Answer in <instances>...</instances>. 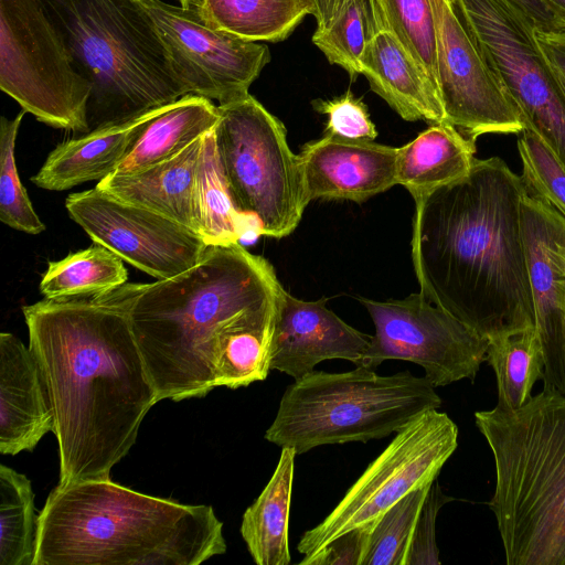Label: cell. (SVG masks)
Here are the masks:
<instances>
[{
    "instance_id": "cell-35",
    "label": "cell",
    "mask_w": 565,
    "mask_h": 565,
    "mask_svg": "<svg viewBox=\"0 0 565 565\" xmlns=\"http://www.w3.org/2000/svg\"><path fill=\"white\" fill-rule=\"evenodd\" d=\"M315 108L327 115L324 134L351 140H375L377 131L366 105L350 89L328 100H316Z\"/></svg>"
},
{
    "instance_id": "cell-3",
    "label": "cell",
    "mask_w": 565,
    "mask_h": 565,
    "mask_svg": "<svg viewBox=\"0 0 565 565\" xmlns=\"http://www.w3.org/2000/svg\"><path fill=\"white\" fill-rule=\"evenodd\" d=\"M526 186L500 157L415 202L420 292L489 340L535 327L522 231Z\"/></svg>"
},
{
    "instance_id": "cell-22",
    "label": "cell",
    "mask_w": 565,
    "mask_h": 565,
    "mask_svg": "<svg viewBox=\"0 0 565 565\" xmlns=\"http://www.w3.org/2000/svg\"><path fill=\"white\" fill-rule=\"evenodd\" d=\"M217 120V106L205 97L189 94L161 106L111 174L134 173L178 156L214 129Z\"/></svg>"
},
{
    "instance_id": "cell-23",
    "label": "cell",
    "mask_w": 565,
    "mask_h": 565,
    "mask_svg": "<svg viewBox=\"0 0 565 565\" xmlns=\"http://www.w3.org/2000/svg\"><path fill=\"white\" fill-rule=\"evenodd\" d=\"M476 140L451 124H431L398 147L396 179L414 201L467 175L473 164Z\"/></svg>"
},
{
    "instance_id": "cell-1",
    "label": "cell",
    "mask_w": 565,
    "mask_h": 565,
    "mask_svg": "<svg viewBox=\"0 0 565 565\" xmlns=\"http://www.w3.org/2000/svg\"><path fill=\"white\" fill-rule=\"evenodd\" d=\"M281 284L241 243L209 245L189 270L120 292L159 402L266 380Z\"/></svg>"
},
{
    "instance_id": "cell-32",
    "label": "cell",
    "mask_w": 565,
    "mask_h": 565,
    "mask_svg": "<svg viewBox=\"0 0 565 565\" xmlns=\"http://www.w3.org/2000/svg\"><path fill=\"white\" fill-rule=\"evenodd\" d=\"M21 110L13 119L0 121V220L6 225L36 235L45 230L21 183L15 163V141L22 118Z\"/></svg>"
},
{
    "instance_id": "cell-12",
    "label": "cell",
    "mask_w": 565,
    "mask_h": 565,
    "mask_svg": "<svg viewBox=\"0 0 565 565\" xmlns=\"http://www.w3.org/2000/svg\"><path fill=\"white\" fill-rule=\"evenodd\" d=\"M188 94L225 104L246 96L270 60L266 44L207 22L195 8L141 0Z\"/></svg>"
},
{
    "instance_id": "cell-20",
    "label": "cell",
    "mask_w": 565,
    "mask_h": 565,
    "mask_svg": "<svg viewBox=\"0 0 565 565\" xmlns=\"http://www.w3.org/2000/svg\"><path fill=\"white\" fill-rule=\"evenodd\" d=\"M159 108L57 145L31 177L32 183L44 190L64 191L105 179L115 171L143 125Z\"/></svg>"
},
{
    "instance_id": "cell-18",
    "label": "cell",
    "mask_w": 565,
    "mask_h": 565,
    "mask_svg": "<svg viewBox=\"0 0 565 565\" xmlns=\"http://www.w3.org/2000/svg\"><path fill=\"white\" fill-rule=\"evenodd\" d=\"M53 431V416L36 361L24 343L0 333V452L31 451Z\"/></svg>"
},
{
    "instance_id": "cell-37",
    "label": "cell",
    "mask_w": 565,
    "mask_h": 565,
    "mask_svg": "<svg viewBox=\"0 0 565 565\" xmlns=\"http://www.w3.org/2000/svg\"><path fill=\"white\" fill-rule=\"evenodd\" d=\"M371 532L355 529L334 539L311 555H306L300 565H363Z\"/></svg>"
},
{
    "instance_id": "cell-13",
    "label": "cell",
    "mask_w": 565,
    "mask_h": 565,
    "mask_svg": "<svg viewBox=\"0 0 565 565\" xmlns=\"http://www.w3.org/2000/svg\"><path fill=\"white\" fill-rule=\"evenodd\" d=\"M430 2L446 121L472 140L484 134H520L525 128L520 109L487 63L452 0Z\"/></svg>"
},
{
    "instance_id": "cell-8",
    "label": "cell",
    "mask_w": 565,
    "mask_h": 565,
    "mask_svg": "<svg viewBox=\"0 0 565 565\" xmlns=\"http://www.w3.org/2000/svg\"><path fill=\"white\" fill-rule=\"evenodd\" d=\"M217 110L215 145L237 211L257 235L288 236L310 201L282 122L250 94Z\"/></svg>"
},
{
    "instance_id": "cell-6",
    "label": "cell",
    "mask_w": 565,
    "mask_h": 565,
    "mask_svg": "<svg viewBox=\"0 0 565 565\" xmlns=\"http://www.w3.org/2000/svg\"><path fill=\"white\" fill-rule=\"evenodd\" d=\"M40 1L77 72L92 85L89 131L189 95L140 1Z\"/></svg>"
},
{
    "instance_id": "cell-5",
    "label": "cell",
    "mask_w": 565,
    "mask_h": 565,
    "mask_svg": "<svg viewBox=\"0 0 565 565\" xmlns=\"http://www.w3.org/2000/svg\"><path fill=\"white\" fill-rule=\"evenodd\" d=\"M494 462L493 512L508 565H565V395L475 413Z\"/></svg>"
},
{
    "instance_id": "cell-31",
    "label": "cell",
    "mask_w": 565,
    "mask_h": 565,
    "mask_svg": "<svg viewBox=\"0 0 565 565\" xmlns=\"http://www.w3.org/2000/svg\"><path fill=\"white\" fill-rule=\"evenodd\" d=\"M379 2L385 29L395 35L419 64L439 93L436 25L430 0H379Z\"/></svg>"
},
{
    "instance_id": "cell-9",
    "label": "cell",
    "mask_w": 565,
    "mask_h": 565,
    "mask_svg": "<svg viewBox=\"0 0 565 565\" xmlns=\"http://www.w3.org/2000/svg\"><path fill=\"white\" fill-rule=\"evenodd\" d=\"M0 88L49 126L87 134L90 83L40 0H0Z\"/></svg>"
},
{
    "instance_id": "cell-28",
    "label": "cell",
    "mask_w": 565,
    "mask_h": 565,
    "mask_svg": "<svg viewBox=\"0 0 565 565\" xmlns=\"http://www.w3.org/2000/svg\"><path fill=\"white\" fill-rule=\"evenodd\" d=\"M486 361L495 374L497 405L509 409L524 405L544 372L543 349L535 327L489 340Z\"/></svg>"
},
{
    "instance_id": "cell-38",
    "label": "cell",
    "mask_w": 565,
    "mask_h": 565,
    "mask_svg": "<svg viewBox=\"0 0 565 565\" xmlns=\"http://www.w3.org/2000/svg\"><path fill=\"white\" fill-rule=\"evenodd\" d=\"M535 40L565 94V29L544 30L534 28Z\"/></svg>"
},
{
    "instance_id": "cell-27",
    "label": "cell",
    "mask_w": 565,
    "mask_h": 565,
    "mask_svg": "<svg viewBox=\"0 0 565 565\" xmlns=\"http://www.w3.org/2000/svg\"><path fill=\"white\" fill-rule=\"evenodd\" d=\"M122 259L105 246H92L50 262L40 282L46 299L86 297L108 292L126 284Z\"/></svg>"
},
{
    "instance_id": "cell-24",
    "label": "cell",
    "mask_w": 565,
    "mask_h": 565,
    "mask_svg": "<svg viewBox=\"0 0 565 565\" xmlns=\"http://www.w3.org/2000/svg\"><path fill=\"white\" fill-rule=\"evenodd\" d=\"M296 456L292 448H281L269 481L243 514L241 535L258 565L290 563L288 526Z\"/></svg>"
},
{
    "instance_id": "cell-26",
    "label": "cell",
    "mask_w": 565,
    "mask_h": 565,
    "mask_svg": "<svg viewBox=\"0 0 565 565\" xmlns=\"http://www.w3.org/2000/svg\"><path fill=\"white\" fill-rule=\"evenodd\" d=\"M199 10L218 29L273 43L287 39L311 14L306 0H203Z\"/></svg>"
},
{
    "instance_id": "cell-39",
    "label": "cell",
    "mask_w": 565,
    "mask_h": 565,
    "mask_svg": "<svg viewBox=\"0 0 565 565\" xmlns=\"http://www.w3.org/2000/svg\"><path fill=\"white\" fill-rule=\"evenodd\" d=\"M544 30L565 29V25L543 0H513Z\"/></svg>"
},
{
    "instance_id": "cell-21",
    "label": "cell",
    "mask_w": 565,
    "mask_h": 565,
    "mask_svg": "<svg viewBox=\"0 0 565 565\" xmlns=\"http://www.w3.org/2000/svg\"><path fill=\"white\" fill-rule=\"evenodd\" d=\"M202 140L203 137L178 156L143 170L110 174L95 188L194 231L193 188Z\"/></svg>"
},
{
    "instance_id": "cell-25",
    "label": "cell",
    "mask_w": 565,
    "mask_h": 565,
    "mask_svg": "<svg viewBox=\"0 0 565 565\" xmlns=\"http://www.w3.org/2000/svg\"><path fill=\"white\" fill-rule=\"evenodd\" d=\"M194 231L207 245L241 243L253 224L237 211L217 156L214 129L203 136L193 188Z\"/></svg>"
},
{
    "instance_id": "cell-34",
    "label": "cell",
    "mask_w": 565,
    "mask_h": 565,
    "mask_svg": "<svg viewBox=\"0 0 565 565\" xmlns=\"http://www.w3.org/2000/svg\"><path fill=\"white\" fill-rule=\"evenodd\" d=\"M518 151L527 192L539 196L565 218V167L529 126L521 131Z\"/></svg>"
},
{
    "instance_id": "cell-2",
    "label": "cell",
    "mask_w": 565,
    "mask_h": 565,
    "mask_svg": "<svg viewBox=\"0 0 565 565\" xmlns=\"http://www.w3.org/2000/svg\"><path fill=\"white\" fill-rule=\"evenodd\" d=\"M22 313L52 411L57 486L108 479L159 402L120 286L95 296L44 298Z\"/></svg>"
},
{
    "instance_id": "cell-41",
    "label": "cell",
    "mask_w": 565,
    "mask_h": 565,
    "mask_svg": "<svg viewBox=\"0 0 565 565\" xmlns=\"http://www.w3.org/2000/svg\"><path fill=\"white\" fill-rule=\"evenodd\" d=\"M565 25V0H543Z\"/></svg>"
},
{
    "instance_id": "cell-7",
    "label": "cell",
    "mask_w": 565,
    "mask_h": 565,
    "mask_svg": "<svg viewBox=\"0 0 565 565\" xmlns=\"http://www.w3.org/2000/svg\"><path fill=\"white\" fill-rule=\"evenodd\" d=\"M435 388L408 371L386 376L365 366L312 371L287 386L265 439L297 455L324 445L381 439L438 409L441 398Z\"/></svg>"
},
{
    "instance_id": "cell-42",
    "label": "cell",
    "mask_w": 565,
    "mask_h": 565,
    "mask_svg": "<svg viewBox=\"0 0 565 565\" xmlns=\"http://www.w3.org/2000/svg\"><path fill=\"white\" fill-rule=\"evenodd\" d=\"M181 7L201 9L203 0H178Z\"/></svg>"
},
{
    "instance_id": "cell-33",
    "label": "cell",
    "mask_w": 565,
    "mask_h": 565,
    "mask_svg": "<svg viewBox=\"0 0 565 565\" xmlns=\"http://www.w3.org/2000/svg\"><path fill=\"white\" fill-rule=\"evenodd\" d=\"M429 486L416 489L379 520L371 532L363 565H406L416 522Z\"/></svg>"
},
{
    "instance_id": "cell-11",
    "label": "cell",
    "mask_w": 565,
    "mask_h": 565,
    "mask_svg": "<svg viewBox=\"0 0 565 565\" xmlns=\"http://www.w3.org/2000/svg\"><path fill=\"white\" fill-rule=\"evenodd\" d=\"M359 300L375 328L361 366L374 369L386 360L412 362L438 387L473 381L486 361L489 341L420 291L404 299Z\"/></svg>"
},
{
    "instance_id": "cell-15",
    "label": "cell",
    "mask_w": 565,
    "mask_h": 565,
    "mask_svg": "<svg viewBox=\"0 0 565 565\" xmlns=\"http://www.w3.org/2000/svg\"><path fill=\"white\" fill-rule=\"evenodd\" d=\"M535 329L543 355V388L565 395V218L527 192L521 206Z\"/></svg>"
},
{
    "instance_id": "cell-17",
    "label": "cell",
    "mask_w": 565,
    "mask_h": 565,
    "mask_svg": "<svg viewBox=\"0 0 565 565\" xmlns=\"http://www.w3.org/2000/svg\"><path fill=\"white\" fill-rule=\"evenodd\" d=\"M398 147L375 140H351L324 134L300 151L309 201L362 202L397 184Z\"/></svg>"
},
{
    "instance_id": "cell-43",
    "label": "cell",
    "mask_w": 565,
    "mask_h": 565,
    "mask_svg": "<svg viewBox=\"0 0 565 565\" xmlns=\"http://www.w3.org/2000/svg\"><path fill=\"white\" fill-rule=\"evenodd\" d=\"M138 1H141V0H138Z\"/></svg>"
},
{
    "instance_id": "cell-4",
    "label": "cell",
    "mask_w": 565,
    "mask_h": 565,
    "mask_svg": "<svg viewBox=\"0 0 565 565\" xmlns=\"http://www.w3.org/2000/svg\"><path fill=\"white\" fill-rule=\"evenodd\" d=\"M226 552L213 508L108 479L56 486L38 515L33 565H199Z\"/></svg>"
},
{
    "instance_id": "cell-40",
    "label": "cell",
    "mask_w": 565,
    "mask_h": 565,
    "mask_svg": "<svg viewBox=\"0 0 565 565\" xmlns=\"http://www.w3.org/2000/svg\"><path fill=\"white\" fill-rule=\"evenodd\" d=\"M311 15L316 18L317 29L327 28L340 13L348 0H306Z\"/></svg>"
},
{
    "instance_id": "cell-30",
    "label": "cell",
    "mask_w": 565,
    "mask_h": 565,
    "mask_svg": "<svg viewBox=\"0 0 565 565\" xmlns=\"http://www.w3.org/2000/svg\"><path fill=\"white\" fill-rule=\"evenodd\" d=\"M385 29L379 0H348L337 18L316 29L313 44L330 64L341 66L351 79L361 74V57L371 40Z\"/></svg>"
},
{
    "instance_id": "cell-36",
    "label": "cell",
    "mask_w": 565,
    "mask_h": 565,
    "mask_svg": "<svg viewBox=\"0 0 565 565\" xmlns=\"http://www.w3.org/2000/svg\"><path fill=\"white\" fill-rule=\"evenodd\" d=\"M454 498L445 494L437 481L430 484L414 530L406 565H439L436 520L443 505Z\"/></svg>"
},
{
    "instance_id": "cell-14",
    "label": "cell",
    "mask_w": 565,
    "mask_h": 565,
    "mask_svg": "<svg viewBox=\"0 0 565 565\" xmlns=\"http://www.w3.org/2000/svg\"><path fill=\"white\" fill-rule=\"evenodd\" d=\"M65 207L94 243L158 280L195 266L209 246L193 230L96 188L70 194Z\"/></svg>"
},
{
    "instance_id": "cell-29",
    "label": "cell",
    "mask_w": 565,
    "mask_h": 565,
    "mask_svg": "<svg viewBox=\"0 0 565 565\" xmlns=\"http://www.w3.org/2000/svg\"><path fill=\"white\" fill-rule=\"evenodd\" d=\"M38 515L30 480L0 466V565H33Z\"/></svg>"
},
{
    "instance_id": "cell-10",
    "label": "cell",
    "mask_w": 565,
    "mask_h": 565,
    "mask_svg": "<svg viewBox=\"0 0 565 565\" xmlns=\"http://www.w3.org/2000/svg\"><path fill=\"white\" fill-rule=\"evenodd\" d=\"M457 446L454 420L437 409L424 412L396 431L333 510L302 534L298 552L311 555L349 531H372L406 494L431 484Z\"/></svg>"
},
{
    "instance_id": "cell-19",
    "label": "cell",
    "mask_w": 565,
    "mask_h": 565,
    "mask_svg": "<svg viewBox=\"0 0 565 565\" xmlns=\"http://www.w3.org/2000/svg\"><path fill=\"white\" fill-rule=\"evenodd\" d=\"M361 74L371 89L382 97L403 119L446 121L440 95L424 70L395 35L381 30L361 57Z\"/></svg>"
},
{
    "instance_id": "cell-16",
    "label": "cell",
    "mask_w": 565,
    "mask_h": 565,
    "mask_svg": "<svg viewBox=\"0 0 565 565\" xmlns=\"http://www.w3.org/2000/svg\"><path fill=\"white\" fill-rule=\"evenodd\" d=\"M327 299L306 301L279 288L270 369L295 380L322 361L342 359L361 366L372 335L338 317Z\"/></svg>"
}]
</instances>
